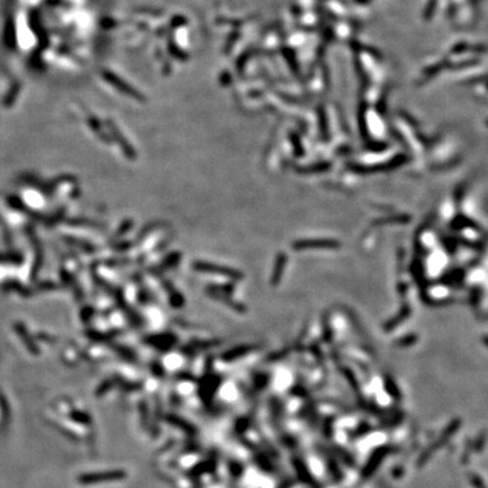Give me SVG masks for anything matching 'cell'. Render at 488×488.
Segmentation results:
<instances>
[{"label": "cell", "mask_w": 488, "mask_h": 488, "mask_svg": "<svg viewBox=\"0 0 488 488\" xmlns=\"http://www.w3.org/2000/svg\"><path fill=\"white\" fill-rule=\"evenodd\" d=\"M215 467H216V461L215 460H206L205 462H203V464L197 465L196 467H194L192 469L191 475L193 477H198V476L203 475V473L212 471L215 469Z\"/></svg>", "instance_id": "cell-5"}, {"label": "cell", "mask_w": 488, "mask_h": 488, "mask_svg": "<svg viewBox=\"0 0 488 488\" xmlns=\"http://www.w3.org/2000/svg\"><path fill=\"white\" fill-rule=\"evenodd\" d=\"M392 449L390 446L383 445L376 447L375 450L373 451L372 454H371L370 458L368 459V462H366L364 467H363L361 471V480H368L370 477H372L374 473H375L376 469L379 468V465H381L383 460L387 458L389 454L391 453Z\"/></svg>", "instance_id": "cell-1"}, {"label": "cell", "mask_w": 488, "mask_h": 488, "mask_svg": "<svg viewBox=\"0 0 488 488\" xmlns=\"http://www.w3.org/2000/svg\"><path fill=\"white\" fill-rule=\"evenodd\" d=\"M70 418L74 421H76V423L82 425H90L92 423V417L89 414L84 412H78V410H75V412L70 413Z\"/></svg>", "instance_id": "cell-7"}, {"label": "cell", "mask_w": 488, "mask_h": 488, "mask_svg": "<svg viewBox=\"0 0 488 488\" xmlns=\"http://www.w3.org/2000/svg\"><path fill=\"white\" fill-rule=\"evenodd\" d=\"M326 465H328L329 471H330V473H331L333 480H336V482H340V480L343 479V472L340 471V469L338 467V465H337L335 459L329 457L328 459H326Z\"/></svg>", "instance_id": "cell-6"}, {"label": "cell", "mask_w": 488, "mask_h": 488, "mask_svg": "<svg viewBox=\"0 0 488 488\" xmlns=\"http://www.w3.org/2000/svg\"><path fill=\"white\" fill-rule=\"evenodd\" d=\"M112 387V383L110 382V381H106V382H104L103 384L101 385V387H98V389L96 390V395H103L105 392H108L110 390V388Z\"/></svg>", "instance_id": "cell-9"}, {"label": "cell", "mask_w": 488, "mask_h": 488, "mask_svg": "<svg viewBox=\"0 0 488 488\" xmlns=\"http://www.w3.org/2000/svg\"><path fill=\"white\" fill-rule=\"evenodd\" d=\"M385 390H387L388 394L395 399H400V397H401V395H400L399 392V389H397L395 382L391 379L385 380Z\"/></svg>", "instance_id": "cell-8"}, {"label": "cell", "mask_w": 488, "mask_h": 488, "mask_svg": "<svg viewBox=\"0 0 488 488\" xmlns=\"http://www.w3.org/2000/svg\"><path fill=\"white\" fill-rule=\"evenodd\" d=\"M472 483H473V485H475L476 488H486L485 485H484V484H483L482 479L478 478V477H475V478L472 479Z\"/></svg>", "instance_id": "cell-10"}, {"label": "cell", "mask_w": 488, "mask_h": 488, "mask_svg": "<svg viewBox=\"0 0 488 488\" xmlns=\"http://www.w3.org/2000/svg\"><path fill=\"white\" fill-rule=\"evenodd\" d=\"M293 465H294L296 475H297V477H299V479L301 480V482L309 484V485L313 486V487H318V484L315 483V480L313 479V477H312L311 472L309 471V468L306 467V465L304 464L303 460L294 458L293 459Z\"/></svg>", "instance_id": "cell-3"}, {"label": "cell", "mask_w": 488, "mask_h": 488, "mask_svg": "<svg viewBox=\"0 0 488 488\" xmlns=\"http://www.w3.org/2000/svg\"><path fill=\"white\" fill-rule=\"evenodd\" d=\"M165 419H166V421H168L170 424L174 425L175 427L182 429L183 432L188 433V434H194L197 431V429L193 427L192 424H190L189 421L185 420L183 418L178 417L177 415H167V416L165 417Z\"/></svg>", "instance_id": "cell-4"}, {"label": "cell", "mask_w": 488, "mask_h": 488, "mask_svg": "<svg viewBox=\"0 0 488 488\" xmlns=\"http://www.w3.org/2000/svg\"><path fill=\"white\" fill-rule=\"evenodd\" d=\"M127 477V473L123 470H113L106 472H92L84 473L78 477V483L82 485H93V484L118 482Z\"/></svg>", "instance_id": "cell-2"}]
</instances>
